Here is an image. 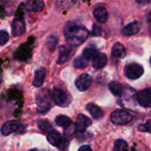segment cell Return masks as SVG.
I'll return each instance as SVG.
<instances>
[{"label":"cell","mask_w":151,"mask_h":151,"mask_svg":"<svg viewBox=\"0 0 151 151\" xmlns=\"http://www.w3.org/2000/svg\"><path fill=\"white\" fill-rule=\"evenodd\" d=\"M46 75V70L44 68H40L35 71V78L33 80V85L35 88H40L43 85Z\"/></svg>","instance_id":"2e32d148"},{"label":"cell","mask_w":151,"mask_h":151,"mask_svg":"<svg viewBox=\"0 0 151 151\" xmlns=\"http://www.w3.org/2000/svg\"><path fill=\"white\" fill-rule=\"evenodd\" d=\"M47 140L51 145L58 148V150L65 151L67 150L68 149V146H69L68 140L66 139V137H63L62 134L57 130L53 129L50 133H48Z\"/></svg>","instance_id":"3957f363"},{"label":"cell","mask_w":151,"mask_h":151,"mask_svg":"<svg viewBox=\"0 0 151 151\" xmlns=\"http://www.w3.org/2000/svg\"><path fill=\"white\" fill-rule=\"evenodd\" d=\"M50 102H51V94L48 88H43L40 91L37 96L36 104L37 111L40 114H44L50 110Z\"/></svg>","instance_id":"7a4b0ae2"},{"label":"cell","mask_w":151,"mask_h":151,"mask_svg":"<svg viewBox=\"0 0 151 151\" xmlns=\"http://www.w3.org/2000/svg\"><path fill=\"white\" fill-rule=\"evenodd\" d=\"M109 89L111 94L116 96H122L123 95V87L118 81H111L109 84Z\"/></svg>","instance_id":"d6986e66"},{"label":"cell","mask_w":151,"mask_h":151,"mask_svg":"<svg viewBox=\"0 0 151 151\" xmlns=\"http://www.w3.org/2000/svg\"><path fill=\"white\" fill-rule=\"evenodd\" d=\"M37 125H38V127L40 128V130H42L44 133H50L51 130H53L51 124L48 120L41 119V120L38 121Z\"/></svg>","instance_id":"7402d4cb"},{"label":"cell","mask_w":151,"mask_h":151,"mask_svg":"<svg viewBox=\"0 0 151 151\" xmlns=\"http://www.w3.org/2000/svg\"><path fill=\"white\" fill-rule=\"evenodd\" d=\"M137 102L139 104L144 108H150L151 105V89L150 88H147L145 89L141 90L138 92L137 96Z\"/></svg>","instance_id":"ba28073f"},{"label":"cell","mask_w":151,"mask_h":151,"mask_svg":"<svg viewBox=\"0 0 151 151\" xmlns=\"http://www.w3.org/2000/svg\"><path fill=\"white\" fill-rule=\"evenodd\" d=\"M71 55V50L66 48L65 46H60L59 48V55H58V64L63 65L65 63Z\"/></svg>","instance_id":"ac0fdd59"},{"label":"cell","mask_w":151,"mask_h":151,"mask_svg":"<svg viewBox=\"0 0 151 151\" xmlns=\"http://www.w3.org/2000/svg\"><path fill=\"white\" fill-rule=\"evenodd\" d=\"M107 60V57L104 53L98 52L92 59V65L96 69H101L106 65Z\"/></svg>","instance_id":"5bb4252c"},{"label":"cell","mask_w":151,"mask_h":151,"mask_svg":"<svg viewBox=\"0 0 151 151\" xmlns=\"http://www.w3.org/2000/svg\"><path fill=\"white\" fill-rule=\"evenodd\" d=\"M44 8V3L42 1H35L31 3V9L35 12H40Z\"/></svg>","instance_id":"484cf974"},{"label":"cell","mask_w":151,"mask_h":151,"mask_svg":"<svg viewBox=\"0 0 151 151\" xmlns=\"http://www.w3.org/2000/svg\"><path fill=\"white\" fill-rule=\"evenodd\" d=\"M93 14L95 19L100 23H104L109 19V12L104 6H97L95 8Z\"/></svg>","instance_id":"7c38bea8"},{"label":"cell","mask_w":151,"mask_h":151,"mask_svg":"<svg viewBox=\"0 0 151 151\" xmlns=\"http://www.w3.org/2000/svg\"><path fill=\"white\" fill-rule=\"evenodd\" d=\"M28 151H38L37 150H35V149H33V150H30Z\"/></svg>","instance_id":"1f68e13d"},{"label":"cell","mask_w":151,"mask_h":151,"mask_svg":"<svg viewBox=\"0 0 151 151\" xmlns=\"http://www.w3.org/2000/svg\"><path fill=\"white\" fill-rule=\"evenodd\" d=\"M133 119L132 114L125 110L118 109L114 111L111 115V120L114 125L117 126H125L130 123Z\"/></svg>","instance_id":"277c9868"},{"label":"cell","mask_w":151,"mask_h":151,"mask_svg":"<svg viewBox=\"0 0 151 151\" xmlns=\"http://www.w3.org/2000/svg\"><path fill=\"white\" fill-rule=\"evenodd\" d=\"M9 40V34L4 30H0V46L4 45Z\"/></svg>","instance_id":"4316f807"},{"label":"cell","mask_w":151,"mask_h":151,"mask_svg":"<svg viewBox=\"0 0 151 151\" xmlns=\"http://www.w3.org/2000/svg\"><path fill=\"white\" fill-rule=\"evenodd\" d=\"M86 109L95 119H100L104 117V111H102V109L93 103L88 104Z\"/></svg>","instance_id":"9a60e30c"},{"label":"cell","mask_w":151,"mask_h":151,"mask_svg":"<svg viewBox=\"0 0 151 151\" xmlns=\"http://www.w3.org/2000/svg\"><path fill=\"white\" fill-rule=\"evenodd\" d=\"M102 33V30H101V27L97 25H94L93 26V29H92V34L93 35L95 36H99Z\"/></svg>","instance_id":"f1b7e54d"},{"label":"cell","mask_w":151,"mask_h":151,"mask_svg":"<svg viewBox=\"0 0 151 151\" xmlns=\"http://www.w3.org/2000/svg\"><path fill=\"white\" fill-rule=\"evenodd\" d=\"M112 54L119 58H124L127 55L126 49L121 42H116L112 47Z\"/></svg>","instance_id":"e0dca14e"},{"label":"cell","mask_w":151,"mask_h":151,"mask_svg":"<svg viewBox=\"0 0 151 151\" xmlns=\"http://www.w3.org/2000/svg\"><path fill=\"white\" fill-rule=\"evenodd\" d=\"M78 151H93L92 150V149L88 146V145H83V146H81Z\"/></svg>","instance_id":"f546056e"},{"label":"cell","mask_w":151,"mask_h":151,"mask_svg":"<svg viewBox=\"0 0 151 151\" xmlns=\"http://www.w3.org/2000/svg\"><path fill=\"white\" fill-rule=\"evenodd\" d=\"M92 81H93V79H92L91 75H89L88 73H82L76 79L75 86L80 91L83 92V91L88 90L90 88Z\"/></svg>","instance_id":"52a82bcc"},{"label":"cell","mask_w":151,"mask_h":151,"mask_svg":"<svg viewBox=\"0 0 151 151\" xmlns=\"http://www.w3.org/2000/svg\"><path fill=\"white\" fill-rule=\"evenodd\" d=\"M58 43V38L55 35H50L46 40V47L50 51H53Z\"/></svg>","instance_id":"cb8c5ba5"},{"label":"cell","mask_w":151,"mask_h":151,"mask_svg":"<svg viewBox=\"0 0 151 151\" xmlns=\"http://www.w3.org/2000/svg\"><path fill=\"white\" fill-rule=\"evenodd\" d=\"M144 73L143 67L137 63L128 64L125 68V74L130 80H137L142 76Z\"/></svg>","instance_id":"8992f818"},{"label":"cell","mask_w":151,"mask_h":151,"mask_svg":"<svg viewBox=\"0 0 151 151\" xmlns=\"http://www.w3.org/2000/svg\"><path fill=\"white\" fill-rule=\"evenodd\" d=\"M55 122L58 126L63 127V128H68L72 125V120L70 118L64 116V115H59L56 118Z\"/></svg>","instance_id":"ffe728a7"},{"label":"cell","mask_w":151,"mask_h":151,"mask_svg":"<svg viewBox=\"0 0 151 151\" xmlns=\"http://www.w3.org/2000/svg\"><path fill=\"white\" fill-rule=\"evenodd\" d=\"M19 127H20V123L16 119H12V120L5 122L1 127V133L3 135L7 136L12 133L17 132Z\"/></svg>","instance_id":"30bf717a"},{"label":"cell","mask_w":151,"mask_h":151,"mask_svg":"<svg viewBox=\"0 0 151 151\" xmlns=\"http://www.w3.org/2000/svg\"><path fill=\"white\" fill-rule=\"evenodd\" d=\"M127 149V143L124 140H117L114 143L113 151H126Z\"/></svg>","instance_id":"d4e9b609"},{"label":"cell","mask_w":151,"mask_h":151,"mask_svg":"<svg viewBox=\"0 0 151 151\" xmlns=\"http://www.w3.org/2000/svg\"><path fill=\"white\" fill-rule=\"evenodd\" d=\"M98 53L97 50L95 49V48H90V47H88V48H85L83 50V52H82V55L81 57L86 59L87 61H89L91 59L94 58V57Z\"/></svg>","instance_id":"44dd1931"},{"label":"cell","mask_w":151,"mask_h":151,"mask_svg":"<svg viewBox=\"0 0 151 151\" xmlns=\"http://www.w3.org/2000/svg\"><path fill=\"white\" fill-rule=\"evenodd\" d=\"M88 61L84 59L81 56H79V57L75 58V59L73 61V65L77 69H83L88 65Z\"/></svg>","instance_id":"603a6c76"},{"label":"cell","mask_w":151,"mask_h":151,"mask_svg":"<svg viewBox=\"0 0 151 151\" xmlns=\"http://www.w3.org/2000/svg\"><path fill=\"white\" fill-rule=\"evenodd\" d=\"M25 21L22 17H16L12 23V34L13 36H20L25 33Z\"/></svg>","instance_id":"9c48e42d"},{"label":"cell","mask_w":151,"mask_h":151,"mask_svg":"<svg viewBox=\"0 0 151 151\" xmlns=\"http://www.w3.org/2000/svg\"><path fill=\"white\" fill-rule=\"evenodd\" d=\"M65 35L69 45L77 47L87 40L88 31L84 26L73 21H69L65 27Z\"/></svg>","instance_id":"6da1fadb"},{"label":"cell","mask_w":151,"mask_h":151,"mask_svg":"<svg viewBox=\"0 0 151 151\" xmlns=\"http://www.w3.org/2000/svg\"><path fill=\"white\" fill-rule=\"evenodd\" d=\"M1 82H2V77H1V74H0V86H1Z\"/></svg>","instance_id":"4dcf8cb0"},{"label":"cell","mask_w":151,"mask_h":151,"mask_svg":"<svg viewBox=\"0 0 151 151\" xmlns=\"http://www.w3.org/2000/svg\"><path fill=\"white\" fill-rule=\"evenodd\" d=\"M92 121L89 118L85 116L84 114H79L75 122V130L78 133H83L87 130V128L91 126Z\"/></svg>","instance_id":"8fae6325"},{"label":"cell","mask_w":151,"mask_h":151,"mask_svg":"<svg viewBox=\"0 0 151 151\" xmlns=\"http://www.w3.org/2000/svg\"><path fill=\"white\" fill-rule=\"evenodd\" d=\"M51 96L54 103L60 107H67L71 103V98L68 94L61 88H54Z\"/></svg>","instance_id":"5b68a950"},{"label":"cell","mask_w":151,"mask_h":151,"mask_svg":"<svg viewBox=\"0 0 151 151\" xmlns=\"http://www.w3.org/2000/svg\"><path fill=\"white\" fill-rule=\"evenodd\" d=\"M141 29V25L137 21H134L132 23H129L123 29H122V34L126 36H130L136 35L140 32Z\"/></svg>","instance_id":"4fadbf2b"},{"label":"cell","mask_w":151,"mask_h":151,"mask_svg":"<svg viewBox=\"0 0 151 151\" xmlns=\"http://www.w3.org/2000/svg\"><path fill=\"white\" fill-rule=\"evenodd\" d=\"M138 129H139V131H142V132L150 133V120H148L146 122V124H143V125L139 126Z\"/></svg>","instance_id":"83f0119b"}]
</instances>
